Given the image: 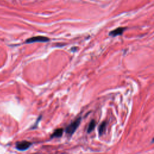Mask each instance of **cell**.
I'll return each mask as SVG.
<instances>
[{"instance_id":"5b68a950","label":"cell","mask_w":154,"mask_h":154,"mask_svg":"<svg viewBox=\"0 0 154 154\" xmlns=\"http://www.w3.org/2000/svg\"><path fill=\"white\" fill-rule=\"evenodd\" d=\"M63 133V129L62 128L57 129L54 131L53 134L51 135V138H55V137H60L62 136Z\"/></svg>"},{"instance_id":"7a4b0ae2","label":"cell","mask_w":154,"mask_h":154,"mask_svg":"<svg viewBox=\"0 0 154 154\" xmlns=\"http://www.w3.org/2000/svg\"><path fill=\"white\" fill-rule=\"evenodd\" d=\"M49 38L44 36H35L33 37H31L26 40V43H31L34 42H46L49 41Z\"/></svg>"},{"instance_id":"277c9868","label":"cell","mask_w":154,"mask_h":154,"mask_svg":"<svg viewBox=\"0 0 154 154\" xmlns=\"http://www.w3.org/2000/svg\"><path fill=\"white\" fill-rule=\"evenodd\" d=\"M125 28H118L109 32V35L112 36H117L119 35H120L123 33V32L125 31Z\"/></svg>"},{"instance_id":"6da1fadb","label":"cell","mask_w":154,"mask_h":154,"mask_svg":"<svg viewBox=\"0 0 154 154\" xmlns=\"http://www.w3.org/2000/svg\"><path fill=\"white\" fill-rule=\"evenodd\" d=\"M81 121V117H79L76 119L75 120H74L73 122H72L70 124H69L65 129L66 134H69L70 136L72 135L77 129L79 125H80Z\"/></svg>"},{"instance_id":"52a82bcc","label":"cell","mask_w":154,"mask_h":154,"mask_svg":"<svg viewBox=\"0 0 154 154\" xmlns=\"http://www.w3.org/2000/svg\"><path fill=\"white\" fill-rule=\"evenodd\" d=\"M96 126V121L94 120H91L88 125V128H87V132L90 133L95 128Z\"/></svg>"},{"instance_id":"8992f818","label":"cell","mask_w":154,"mask_h":154,"mask_svg":"<svg viewBox=\"0 0 154 154\" xmlns=\"http://www.w3.org/2000/svg\"><path fill=\"white\" fill-rule=\"evenodd\" d=\"M106 122H103L99 127V133L100 135H102L104 134L106 130Z\"/></svg>"},{"instance_id":"3957f363","label":"cell","mask_w":154,"mask_h":154,"mask_svg":"<svg viewBox=\"0 0 154 154\" xmlns=\"http://www.w3.org/2000/svg\"><path fill=\"white\" fill-rule=\"evenodd\" d=\"M32 145V143L27 141H20L18 142L16 144V148L17 149H18L20 151H24L27 150L29 148V147Z\"/></svg>"}]
</instances>
